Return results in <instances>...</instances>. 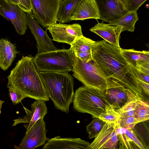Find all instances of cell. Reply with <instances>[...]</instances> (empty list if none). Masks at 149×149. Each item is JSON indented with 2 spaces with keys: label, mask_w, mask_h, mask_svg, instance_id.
Instances as JSON below:
<instances>
[{
  "label": "cell",
  "mask_w": 149,
  "mask_h": 149,
  "mask_svg": "<svg viewBox=\"0 0 149 149\" xmlns=\"http://www.w3.org/2000/svg\"><path fill=\"white\" fill-rule=\"evenodd\" d=\"M91 50L93 60L106 77L116 80L136 94L137 93L138 88L131 78L128 63L120 47L104 40L96 42Z\"/></svg>",
  "instance_id": "cell-1"
},
{
  "label": "cell",
  "mask_w": 149,
  "mask_h": 149,
  "mask_svg": "<svg viewBox=\"0 0 149 149\" xmlns=\"http://www.w3.org/2000/svg\"><path fill=\"white\" fill-rule=\"evenodd\" d=\"M8 88L16 89L36 100H49L47 89L31 55L23 56L7 77Z\"/></svg>",
  "instance_id": "cell-2"
},
{
  "label": "cell",
  "mask_w": 149,
  "mask_h": 149,
  "mask_svg": "<svg viewBox=\"0 0 149 149\" xmlns=\"http://www.w3.org/2000/svg\"><path fill=\"white\" fill-rule=\"evenodd\" d=\"M40 72L55 108L68 113L74 93L72 77L68 72Z\"/></svg>",
  "instance_id": "cell-3"
},
{
  "label": "cell",
  "mask_w": 149,
  "mask_h": 149,
  "mask_svg": "<svg viewBox=\"0 0 149 149\" xmlns=\"http://www.w3.org/2000/svg\"><path fill=\"white\" fill-rule=\"evenodd\" d=\"M73 104L77 111L89 113L94 118H98L111 107L102 91L85 85L76 91Z\"/></svg>",
  "instance_id": "cell-4"
},
{
  "label": "cell",
  "mask_w": 149,
  "mask_h": 149,
  "mask_svg": "<svg viewBox=\"0 0 149 149\" xmlns=\"http://www.w3.org/2000/svg\"><path fill=\"white\" fill-rule=\"evenodd\" d=\"M75 57L70 48L58 49L37 54L33 61L39 72H68L72 71Z\"/></svg>",
  "instance_id": "cell-5"
},
{
  "label": "cell",
  "mask_w": 149,
  "mask_h": 149,
  "mask_svg": "<svg viewBox=\"0 0 149 149\" xmlns=\"http://www.w3.org/2000/svg\"><path fill=\"white\" fill-rule=\"evenodd\" d=\"M73 76L84 85L101 91L108 88V77L103 73L94 60L84 62L75 56Z\"/></svg>",
  "instance_id": "cell-6"
},
{
  "label": "cell",
  "mask_w": 149,
  "mask_h": 149,
  "mask_svg": "<svg viewBox=\"0 0 149 149\" xmlns=\"http://www.w3.org/2000/svg\"><path fill=\"white\" fill-rule=\"evenodd\" d=\"M31 14L37 22L43 27L57 23L56 17L62 0H30Z\"/></svg>",
  "instance_id": "cell-7"
},
{
  "label": "cell",
  "mask_w": 149,
  "mask_h": 149,
  "mask_svg": "<svg viewBox=\"0 0 149 149\" xmlns=\"http://www.w3.org/2000/svg\"><path fill=\"white\" fill-rule=\"evenodd\" d=\"M0 14L11 22L19 35L25 34L27 28L26 13L17 5L7 0H0Z\"/></svg>",
  "instance_id": "cell-8"
},
{
  "label": "cell",
  "mask_w": 149,
  "mask_h": 149,
  "mask_svg": "<svg viewBox=\"0 0 149 149\" xmlns=\"http://www.w3.org/2000/svg\"><path fill=\"white\" fill-rule=\"evenodd\" d=\"M47 130L44 118H41L30 130L25 133L17 149H33L45 144L48 139L46 136Z\"/></svg>",
  "instance_id": "cell-9"
},
{
  "label": "cell",
  "mask_w": 149,
  "mask_h": 149,
  "mask_svg": "<svg viewBox=\"0 0 149 149\" xmlns=\"http://www.w3.org/2000/svg\"><path fill=\"white\" fill-rule=\"evenodd\" d=\"M51 34L52 40L71 45L77 37L83 36L81 25L56 23L47 27Z\"/></svg>",
  "instance_id": "cell-10"
},
{
  "label": "cell",
  "mask_w": 149,
  "mask_h": 149,
  "mask_svg": "<svg viewBox=\"0 0 149 149\" xmlns=\"http://www.w3.org/2000/svg\"><path fill=\"white\" fill-rule=\"evenodd\" d=\"M100 19L108 23L120 18L128 11L119 0H95Z\"/></svg>",
  "instance_id": "cell-11"
},
{
  "label": "cell",
  "mask_w": 149,
  "mask_h": 149,
  "mask_svg": "<svg viewBox=\"0 0 149 149\" xmlns=\"http://www.w3.org/2000/svg\"><path fill=\"white\" fill-rule=\"evenodd\" d=\"M117 123H105L101 131L90 144L88 149H117L119 143L116 132Z\"/></svg>",
  "instance_id": "cell-12"
},
{
  "label": "cell",
  "mask_w": 149,
  "mask_h": 149,
  "mask_svg": "<svg viewBox=\"0 0 149 149\" xmlns=\"http://www.w3.org/2000/svg\"><path fill=\"white\" fill-rule=\"evenodd\" d=\"M27 24L37 43V53L58 49L54 44L52 39L48 35L34 18L31 13H26Z\"/></svg>",
  "instance_id": "cell-13"
},
{
  "label": "cell",
  "mask_w": 149,
  "mask_h": 149,
  "mask_svg": "<svg viewBox=\"0 0 149 149\" xmlns=\"http://www.w3.org/2000/svg\"><path fill=\"white\" fill-rule=\"evenodd\" d=\"M23 107L26 115L13 120L11 126L24 123L23 126L26 129L25 133H26L40 118H44L47 113V109L45 102L39 100H36L31 104L30 110L24 106Z\"/></svg>",
  "instance_id": "cell-14"
},
{
  "label": "cell",
  "mask_w": 149,
  "mask_h": 149,
  "mask_svg": "<svg viewBox=\"0 0 149 149\" xmlns=\"http://www.w3.org/2000/svg\"><path fill=\"white\" fill-rule=\"evenodd\" d=\"M108 88L102 91L111 107L116 111L120 109L127 102V88L122 83L108 78Z\"/></svg>",
  "instance_id": "cell-15"
},
{
  "label": "cell",
  "mask_w": 149,
  "mask_h": 149,
  "mask_svg": "<svg viewBox=\"0 0 149 149\" xmlns=\"http://www.w3.org/2000/svg\"><path fill=\"white\" fill-rule=\"evenodd\" d=\"M89 19H100L99 11L95 0H81L71 14L69 21L84 20Z\"/></svg>",
  "instance_id": "cell-16"
},
{
  "label": "cell",
  "mask_w": 149,
  "mask_h": 149,
  "mask_svg": "<svg viewBox=\"0 0 149 149\" xmlns=\"http://www.w3.org/2000/svg\"><path fill=\"white\" fill-rule=\"evenodd\" d=\"M90 30L111 44L120 47L119 41L120 33L123 31L122 27L98 22Z\"/></svg>",
  "instance_id": "cell-17"
},
{
  "label": "cell",
  "mask_w": 149,
  "mask_h": 149,
  "mask_svg": "<svg viewBox=\"0 0 149 149\" xmlns=\"http://www.w3.org/2000/svg\"><path fill=\"white\" fill-rule=\"evenodd\" d=\"M90 143L80 138H63L57 136L49 139L42 149H88Z\"/></svg>",
  "instance_id": "cell-18"
},
{
  "label": "cell",
  "mask_w": 149,
  "mask_h": 149,
  "mask_svg": "<svg viewBox=\"0 0 149 149\" xmlns=\"http://www.w3.org/2000/svg\"><path fill=\"white\" fill-rule=\"evenodd\" d=\"M116 132L119 149H145L131 129L121 127L117 123Z\"/></svg>",
  "instance_id": "cell-19"
},
{
  "label": "cell",
  "mask_w": 149,
  "mask_h": 149,
  "mask_svg": "<svg viewBox=\"0 0 149 149\" xmlns=\"http://www.w3.org/2000/svg\"><path fill=\"white\" fill-rule=\"evenodd\" d=\"M19 52L16 46L10 41L3 38L0 40V67L5 71L8 69Z\"/></svg>",
  "instance_id": "cell-20"
},
{
  "label": "cell",
  "mask_w": 149,
  "mask_h": 149,
  "mask_svg": "<svg viewBox=\"0 0 149 149\" xmlns=\"http://www.w3.org/2000/svg\"><path fill=\"white\" fill-rule=\"evenodd\" d=\"M81 0H63L61 3L58 11L56 21L60 23L69 22L72 12L77 4Z\"/></svg>",
  "instance_id": "cell-21"
},
{
  "label": "cell",
  "mask_w": 149,
  "mask_h": 149,
  "mask_svg": "<svg viewBox=\"0 0 149 149\" xmlns=\"http://www.w3.org/2000/svg\"><path fill=\"white\" fill-rule=\"evenodd\" d=\"M132 130L145 149H149V120L138 123Z\"/></svg>",
  "instance_id": "cell-22"
},
{
  "label": "cell",
  "mask_w": 149,
  "mask_h": 149,
  "mask_svg": "<svg viewBox=\"0 0 149 149\" xmlns=\"http://www.w3.org/2000/svg\"><path fill=\"white\" fill-rule=\"evenodd\" d=\"M136 11L128 12L120 18L109 24L122 27L123 31L133 32L135 30V24L139 19Z\"/></svg>",
  "instance_id": "cell-23"
},
{
  "label": "cell",
  "mask_w": 149,
  "mask_h": 149,
  "mask_svg": "<svg viewBox=\"0 0 149 149\" xmlns=\"http://www.w3.org/2000/svg\"><path fill=\"white\" fill-rule=\"evenodd\" d=\"M121 52L127 63L135 66L136 61L142 60L149 62V51H137L133 49L121 48Z\"/></svg>",
  "instance_id": "cell-24"
},
{
  "label": "cell",
  "mask_w": 149,
  "mask_h": 149,
  "mask_svg": "<svg viewBox=\"0 0 149 149\" xmlns=\"http://www.w3.org/2000/svg\"><path fill=\"white\" fill-rule=\"evenodd\" d=\"M96 41L83 36L77 37L70 45V48L74 54L77 53L91 51Z\"/></svg>",
  "instance_id": "cell-25"
},
{
  "label": "cell",
  "mask_w": 149,
  "mask_h": 149,
  "mask_svg": "<svg viewBox=\"0 0 149 149\" xmlns=\"http://www.w3.org/2000/svg\"><path fill=\"white\" fill-rule=\"evenodd\" d=\"M134 115L139 122L149 120V104L137 96L134 108Z\"/></svg>",
  "instance_id": "cell-26"
},
{
  "label": "cell",
  "mask_w": 149,
  "mask_h": 149,
  "mask_svg": "<svg viewBox=\"0 0 149 149\" xmlns=\"http://www.w3.org/2000/svg\"><path fill=\"white\" fill-rule=\"evenodd\" d=\"M131 78L138 89L136 95L141 100L149 104V84L132 75Z\"/></svg>",
  "instance_id": "cell-27"
},
{
  "label": "cell",
  "mask_w": 149,
  "mask_h": 149,
  "mask_svg": "<svg viewBox=\"0 0 149 149\" xmlns=\"http://www.w3.org/2000/svg\"><path fill=\"white\" fill-rule=\"evenodd\" d=\"M105 123L99 118H94L86 126V130L89 134V138H95L101 131Z\"/></svg>",
  "instance_id": "cell-28"
},
{
  "label": "cell",
  "mask_w": 149,
  "mask_h": 149,
  "mask_svg": "<svg viewBox=\"0 0 149 149\" xmlns=\"http://www.w3.org/2000/svg\"><path fill=\"white\" fill-rule=\"evenodd\" d=\"M120 116L119 113L111 107L101 114L98 118L106 123H117Z\"/></svg>",
  "instance_id": "cell-29"
},
{
  "label": "cell",
  "mask_w": 149,
  "mask_h": 149,
  "mask_svg": "<svg viewBox=\"0 0 149 149\" xmlns=\"http://www.w3.org/2000/svg\"><path fill=\"white\" fill-rule=\"evenodd\" d=\"M128 63L129 71L132 76L149 84V75L138 70L134 66Z\"/></svg>",
  "instance_id": "cell-30"
},
{
  "label": "cell",
  "mask_w": 149,
  "mask_h": 149,
  "mask_svg": "<svg viewBox=\"0 0 149 149\" xmlns=\"http://www.w3.org/2000/svg\"><path fill=\"white\" fill-rule=\"evenodd\" d=\"M139 122L134 117H125L120 116L117 122L121 127L126 129H132Z\"/></svg>",
  "instance_id": "cell-31"
},
{
  "label": "cell",
  "mask_w": 149,
  "mask_h": 149,
  "mask_svg": "<svg viewBox=\"0 0 149 149\" xmlns=\"http://www.w3.org/2000/svg\"><path fill=\"white\" fill-rule=\"evenodd\" d=\"M9 94L10 98L14 105L21 102L27 96L19 91L14 88H9Z\"/></svg>",
  "instance_id": "cell-32"
},
{
  "label": "cell",
  "mask_w": 149,
  "mask_h": 149,
  "mask_svg": "<svg viewBox=\"0 0 149 149\" xmlns=\"http://www.w3.org/2000/svg\"><path fill=\"white\" fill-rule=\"evenodd\" d=\"M147 0H127L125 5L129 12L137 11L141 6Z\"/></svg>",
  "instance_id": "cell-33"
},
{
  "label": "cell",
  "mask_w": 149,
  "mask_h": 149,
  "mask_svg": "<svg viewBox=\"0 0 149 149\" xmlns=\"http://www.w3.org/2000/svg\"><path fill=\"white\" fill-rule=\"evenodd\" d=\"M135 67L139 70L149 75V62L138 61H136Z\"/></svg>",
  "instance_id": "cell-34"
},
{
  "label": "cell",
  "mask_w": 149,
  "mask_h": 149,
  "mask_svg": "<svg viewBox=\"0 0 149 149\" xmlns=\"http://www.w3.org/2000/svg\"><path fill=\"white\" fill-rule=\"evenodd\" d=\"M75 55L76 57L84 62L87 63L93 60L92 50L78 53Z\"/></svg>",
  "instance_id": "cell-35"
},
{
  "label": "cell",
  "mask_w": 149,
  "mask_h": 149,
  "mask_svg": "<svg viewBox=\"0 0 149 149\" xmlns=\"http://www.w3.org/2000/svg\"><path fill=\"white\" fill-rule=\"evenodd\" d=\"M19 7L26 13L32 12V6L30 0H19Z\"/></svg>",
  "instance_id": "cell-36"
},
{
  "label": "cell",
  "mask_w": 149,
  "mask_h": 149,
  "mask_svg": "<svg viewBox=\"0 0 149 149\" xmlns=\"http://www.w3.org/2000/svg\"><path fill=\"white\" fill-rule=\"evenodd\" d=\"M10 2L15 4L18 6L20 5V2L19 0H7Z\"/></svg>",
  "instance_id": "cell-37"
},
{
  "label": "cell",
  "mask_w": 149,
  "mask_h": 149,
  "mask_svg": "<svg viewBox=\"0 0 149 149\" xmlns=\"http://www.w3.org/2000/svg\"><path fill=\"white\" fill-rule=\"evenodd\" d=\"M121 2L123 5L125 6V5L126 3L127 0H119Z\"/></svg>",
  "instance_id": "cell-38"
},
{
  "label": "cell",
  "mask_w": 149,
  "mask_h": 149,
  "mask_svg": "<svg viewBox=\"0 0 149 149\" xmlns=\"http://www.w3.org/2000/svg\"><path fill=\"white\" fill-rule=\"evenodd\" d=\"M4 102V101L0 100V110H1V105L3 104Z\"/></svg>",
  "instance_id": "cell-39"
},
{
  "label": "cell",
  "mask_w": 149,
  "mask_h": 149,
  "mask_svg": "<svg viewBox=\"0 0 149 149\" xmlns=\"http://www.w3.org/2000/svg\"><path fill=\"white\" fill-rule=\"evenodd\" d=\"M146 45L147 47H148V48L149 49V43H148L147 44H146Z\"/></svg>",
  "instance_id": "cell-40"
}]
</instances>
